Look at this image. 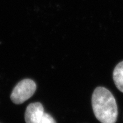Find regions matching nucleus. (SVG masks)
<instances>
[{"label": "nucleus", "instance_id": "nucleus-1", "mask_svg": "<svg viewBox=\"0 0 123 123\" xmlns=\"http://www.w3.org/2000/svg\"><path fill=\"white\" fill-rule=\"evenodd\" d=\"M93 113L101 123H116L118 117V107L112 92L103 87H98L92 95Z\"/></svg>", "mask_w": 123, "mask_h": 123}, {"label": "nucleus", "instance_id": "nucleus-2", "mask_svg": "<svg viewBox=\"0 0 123 123\" xmlns=\"http://www.w3.org/2000/svg\"><path fill=\"white\" fill-rule=\"evenodd\" d=\"M35 83L31 79H25L19 81L13 89L10 99L15 104H21L26 101L35 93Z\"/></svg>", "mask_w": 123, "mask_h": 123}, {"label": "nucleus", "instance_id": "nucleus-3", "mask_svg": "<svg viewBox=\"0 0 123 123\" xmlns=\"http://www.w3.org/2000/svg\"><path fill=\"white\" fill-rule=\"evenodd\" d=\"M42 104L39 102L31 103L27 106L25 114L26 123H39L44 113Z\"/></svg>", "mask_w": 123, "mask_h": 123}, {"label": "nucleus", "instance_id": "nucleus-4", "mask_svg": "<svg viewBox=\"0 0 123 123\" xmlns=\"http://www.w3.org/2000/svg\"><path fill=\"white\" fill-rule=\"evenodd\" d=\"M113 80L117 88L123 93V61L115 67L113 72Z\"/></svg>", "mask_w": 123, "mask_h": 123}, {"label": "nucleus", "instance_id": "nucleus-5", "mask_svg": "<svg viewBox=\"0 0 123 123\" xmlns=\"http://www.w3.org/2000/svg\"><path fill=\"white\" fill-rule=\"evenodd\" d=\"M39 123H56L54 119L50 114L44 112Z\"/></svg>", "mask_w": 123, "mask_h": 123}]
</instances>
